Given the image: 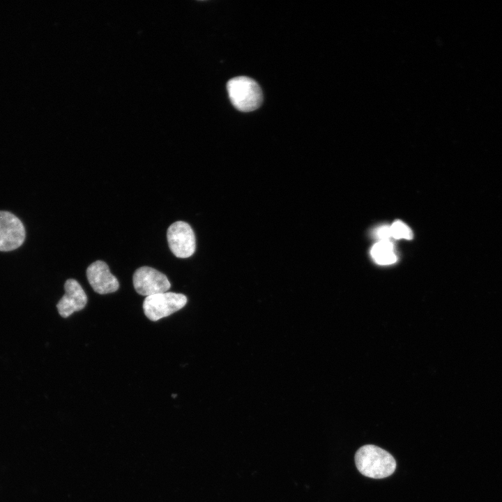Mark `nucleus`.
I'll return each instance as SVG.
<instances>
[{"instance_id":"1","label":"nucleus","mask_w":502,"mask_h":502,"mask_svg":"<svg viewBox=\"0 0 502 502\" xmlns=\"http://www.w3.org/2000/svg\"><path fill=\"white\" fill-rule=\"evenodd\" d=\"M356 466L363 476L384 478L392 475L396 469V461L388 451L374 445L360 447L355 455Z\"/></svg>"},{"instance_id":"2","label":"nucleus","mask_w":502,"mask_h":502,"mask_svg":"<svg viewBox=\"0 0 502 502\" xmlns=\"http://www.w3.org/2000/svg\"><path fill=\"white\" fill-rule=\"evenodd\" d=\"M232 105L241 112H251L257 109L263 100L259 84L252 79L236 77L231 79L227 85Z\"/></svg>"},{"instance_id":"3","label":"nucleus","mask_w":502,"mask_h":502,"mask_svg":"<svg viewBox=\"0 0 502 502\" xmlns=\"http://www.w3.org/2000/svg\"><path fill=\"white\" fill-rule=\"evenodd\" d=\"M186 303L185 295L167 291L146 296L143 302V310L148 319L156 321L181 310Z\"/></svg>"},{"instance_id":"4","label":"nucleus","mask_w":502,"mask_h":502,"mask_svg":"<svg viewBox=\"0 0 502 502\" xmlns=\"http://www.w3.org/2000/svg\"><path fill=\"white\" fill-rule=\"evenodd\" d=\"M167 238L172 252L178 258L192 256L196 249L195 233L185 222L176 221L167 229Z\"/></svg>"},{"instance_id":"5","label":"nucleus","mask_w":502,"mask_h":502,"mask_svg":"<svg viewBox=\"0 0 502 502\" xmlns=\"http://www.w3.org/2000/svg\"><path fill=\"white\" fill-rule=\"evenodd\" d=\"M132 282L135 291L146 297L167 292L171 287L164 273L149 266L137 268L133 274Z\"/></svg>"},{"instance_id":"6","label":"nucleus","mask_w":502,"mask_h":502,"mask_svg":"<svg viewBox=\"0 0 502 502\" xmlns=\"http://www.w3.org/2000/svg\"><path fill=\"white\" fill-rule=\"evenodd\" d=\"M25 236L22 221L10 212L0 211V251L18 248L24 243Z\"/></svg>"},{"instance_id":"7","label":"nucleus","mask_w":502,"mask_h":502,"mask_svg":"<svg viewBox=\"0 0 502 502\" xmlns=\"http://www.w3.org/2000/svg\"><path fill=\"white\" fill-rule=\"evenodd\" d=\"M86 273L90 285L96 293L106 294L119 289L117 278L110 272L108 265L103 261L93 262L89 266Z\"/></svg>"},{"instance_id":"8","label":"nucleus","mask_w":502,"mask_h":502,"mask_svg":"<svg viewBox=\"0 0 502 502\" xmlns=\"http://www.w3.org/2000/svg\"><path fill=\"white\" fill-rule=\"evenodd\" d=\"M65 294L56 304L59 314L67 318L73 313L84 309L87 296L79 283L75 279H68L64 284Z\"/></svg>"},{"instance_id":"9","label":"nucleus","mask_w":502,"mask_h":502,"mask_svg":"<svg viewBox=\"0 0 502 502\" xmlns=\"http://www.w3.org/2000/svg\"><path fill=\"white\" fill-rule=\"evenodd\" d=\"M370 254L374 261L380 265L392 264L397 260L394 245L390 240L379 241L375 243Z\"/></svg>"},{"instance_id":"10","label":"nucleus","mask_w":502,"mask_h":502,"mask_svg":"<svg viewBox=\"0 0 502 502\" xmlns=\"http://www.w3.org/2000/svg\"><path fill=\"white\" fill-rule=\"evenodd\" d=\"M392 238L395 239L404 238L410 240L413 238V232L411 229L401 220H395L390 226Z\"/></svg>"},{"instance_id":"11","label":"nucleus","mask_w":502,"mask_h":502,"mask_svg":"<svg viewBox=\"0 0 502 502\" xmlns=\"http://www.w3.org/2000/svg\"><path fill=\"white\" fill-rule=\"evenodd\" d=\"M374 235L379 241L390 240L392 237L390 227L388 225H382L378 227L374 232Z\"/></svg>"}]
</instances>
